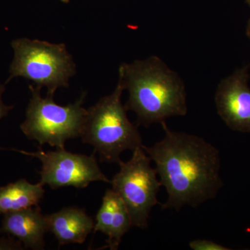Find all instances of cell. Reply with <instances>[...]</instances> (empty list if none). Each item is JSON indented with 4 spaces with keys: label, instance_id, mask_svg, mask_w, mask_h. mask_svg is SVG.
Here are the masks:
<instances>
[{
    "label": "cell",
    "instance_id": "6da1fadb",
    "mask_svg": "<svg viewBox=\"0 0 250 250\" xmlns=\"http://www.w3.org/2000/svg\"><path fill=\"white\" fill-rule=\"evenodd\" d=\"M161 125L164 139L143 148L155 163L167 191L163 209L179 210L186 205L195 208L214 199L223 186L218 149L200 136L172 131L166 122Z\"/></svg>",
    "mask_w": 250,
    "mask_h": 250
},
{
    "label": "cell",
    "instance_id": "7a4b0ae2",
    "mask_svg": "<svg viewBox=\"0 0 250 250\" xmlns=\"http://www.w3.org/2000/svg\"><path fill=\"white\" fill-rule=\"evenodd\" d=\"M118 80L129 92L125 108L136 113L138 126L148 127L171 117L187 115L184 82L159 57L122 63Z\"/></svg>",
    "mask_w": 250,
    "mask_h": 250
},
{
    "label": "cell",
    "instance_id": "3957f363",
    "mask_svg": "<svg viewBox=\"0 0 250 250\" xmlns=\"http://www.w3.org/2000/svg\"><path fill=\"white\" fill-rule=\"evenodd\" d=\"M124 87L118 80L116 89L87 109L80 137L94 147L101 162L119 164L122 153L143 146L137 125L130 122L122 104Z\"/></svg>",
    "mask_w": 250,
    "mask_h": 250
},
{
    "label": "cell",
    "instance_id": "277c9868",
    "mask_svg": "<svg viewBox=\"0 0 250 250\" xmlns=\"http://www.w3.org/2000/svg\"><path fill=\"white\" fill-rule=\"evenodd\" d=\"M14 58L7 82L22 77L36 86L46 87L47 95L54 97L59 88H67L69 80L76 74V65L65 44L19 39L12 41Z\"/></svg>",
    "mask_w": 250,
    "mask_h": 250
},
{
    "label": "cell",
    "instance_id": "5b68a950",
    "mask_svg": "<svg viewBox=\"0 0 250 250\" xmlns=\"http://www.w3.org/2000/svg\"><path fill=\"white\" fill-rule=\"evenodd\" d=\"M29 89L31 98L25 121L21 125L28 139L40 146L64 148L67 140L80 137L87 113L83 106L86 93L75 103L62 106L54 101V97L42 98L40 87L29 85Z\"/></svg>",
    "mask_w": 250,
    "mask_h": 250
},
{
    "label": "cell",
    "instance_id": "8992f818",
    "mask_svg": "<svg viewBox=\"0 0 250 250\" xmlns=\"http://www.w3.org/2000/svg\"><path fill=\"white\" fill-rule=\"evenodd\" d=\"M151 161L143 146L136 147L130 160L121 161L118 164L119 172L111 181L112 189L126 205L132 226L142 229L148 227L153 207L161 205L157 195L162 186L156 168L150 165Z\"/></svg>",
    "mask_w": 250,
    "mask_h": 250
},
{
    "label": "cell",
    "instance_id": "52a82bcc",
    "mask_svg": "<svg viewBox=\"0 0 250 250\" xmlns=\"http://www.w3.org/2000/svg\"><path fill=\"white\" fill-rule=\"evenodd\" d=\"M11 150L39 159L42 163L39 182L43 186L48 185L51 188L68 187L84 188L93 182L111 184L100 169L95 152L87 156L67 152L65 148H57L56 150L47 152L41 149L35 152Z\"/></svg>",
    "mask_w": 250,
    "mask_h": 250
},
{
    "label": "cell",
    "instance_id": "ba28073f",
    "mask_svg": "<svg viewBox=\"0 0 250 250\" xmlns=\"http://www.w3.org/2000/svg\"><path fill=\"white\" fill-rule=\"evenodd\" d=\"M250 65L238 69L222 80L217 88L215 103L219 116L230 129L250 133Z\"/></svg>",
    "mask_w": 250,
    "mask_h": 250
},
{
    "label": "cell",
    "instance_id": "9c48e42d",
    "mask_svg": "<svg viewBox=\"0 0 250 250\" xmlns=\"http://www.w3.org/2000/svg\"><path fill=\"white\" fill-rule=\"evenodd\" d=\"M1 232L17 238L24 248L45 249V236L48 231L46 215L39 206L4 214Z\"/></svg>",
    "mask_w": 250,
    "mask_h": 250
},
{
    "label": "cell",
    "instance_id": "30bf717a",
    "mask_svg": "<svg viewBox=\"0 0 250 250\" xmlns=\"http://www.w3.org/2000/svg\"><path fill=\"white\" fill-rule=\"evenodd\" d=\"M131 227V217L124 202L113 189H107L97 213L93 231L108 236L104 248L116 250Z\"/></svg>",
    "mask_w": 250,
    "mask_h": 250
},
{
    "label": "cell",
    "instance_id": "8fae6325",
    "mask_svg": "<svg viewBox=\"0 0 250 250\" xmlns=\"http://www.w3.org/2000/svg\"><path fill=\"white\" fill-rule=\"evenodd\" d=\"M48 231L53 233L59 247L68 244H82L94 230L95 222L84 208L77 207L62 208L46 215Z\"/></svg>",
    "mask_w": 250,
    "mask_h": 250
},
{
    "label": "cell",
    "instance_id": "7c38bea8",
    "mask_svg": "<svg viewBox=\"0 0 250 250\" xmlns=\"http://www.w3.org/2000/svg\"><path fill=\"white\" fill-rule=\"evenodd\" d=\"M43 187L22 179L0 188V214L39 206L45 194Z\"/></svg>",
    "mask_w": 250,
    "mask_h": 250
},
{
    "label": "cell",
    "instance_id": "4fadbf2b",
    "mask_svg": "<svg viewBox=\"0 0 250 250\" xmlns=\"http://www.w3.org/2000/svg\"><path fill=\"white\" fill-rule=\"evenodd\" d=\"M189 247L193 250H229L227 248L209 240L198 239L190 241Z\"/></svg>",
    "mask_w": 250,
    "mask_h": 250
},
{
    "label": "cell",
    "instance_id": "5bb4252c",
    "mask_svg": "<svg viewBox=\"0 0 250 250\" xmlns=\"http://www.w3.org/2000/svg\"><path fill=\"white\" fill-rule=\"evenodd\" d=\"M5 91V84H2L0 82V120L4 117L7 116L9 114V111L13 109L14 106H7L3 103L2 97L3 93ZM0 149H3L2 148H0Z\"/></svg>",
    "mask_w": 250,
    "mask_h": 250
},
{
    "label": "cell",
    "instance_id": "9a60e30c",
    "mask_svg": "<svg viewBox=\"0 0 250 250\" xmlns=\"http://www.w3.org/2000/svg\"><path fill=\"white\" fill-rule=\"evenodd\" d=\"M246 33L250 40V18L249 21H248V24H247Z\"/></svg>",
    "mask_w": 250,
    "mask_h": 250
},
{
    "label": "cell",
    "instance_id": "2e32d148",
    "mask_svg": "<svg viewBox=\"0 0 250 250\" xmlns=\"http://www.w3.org/2000/svg\"><path fill=\"white\" fill-rule=\"evenodd\" d=\"M61 1H62V2L65 3V4H67V3L70 1V0H60Z\"/></svg>",
    "mask_w": 250,
    "mask_h": 250
},
{
    "label": "cell",
    "instance_id": "e0dca14e",
    "mask_svg": "<svg viewBox=\"0 0 250 250\" xmlns=\"http://www.w3.org/2000/svg\"><path fill=\"white\" fill-rule=\"evenodd\" d=\"M246 2L248 3V4L250 6V0H246Z\"/></svg>",
    "mask_w": 250,
    "mask_h": 250
}]
</instances>
